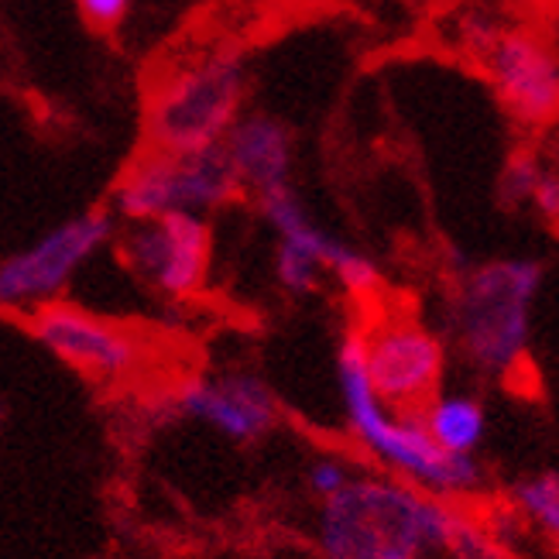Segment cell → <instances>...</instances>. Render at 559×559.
<instances>
[{
    "label": "cell",
    "instance_id": "6da1fadb",
    "mask_svg": "<svg viewBox=\"0 0 559 559\" xmlns=\"http://www.w3.org/2000/svg\"><path fill=\"white\" fill-rule=\"evenodd\" d=\"M460 508L395 477L357 474L320 501L316 546L323 559H436L447 552Z\"/></svg>",
    "mask_w": 559,
    "mask_h": 559
},
{
    "label": "cell",
    "instance_id": "7a4b0ae2",
    "mask_svg": "<svg viewBox=\"0 0 559 559\" xmlns=\"http://www.w3.org/2000/svg\"><path fill=\"white\" fill-rule=\"evenodd\" d=\"M340 395L347 408V426L354 440L368 450L388 477L405 480L436 498H464L484 488V467L477 456L443 453L429 440L419 412H395L381 405L364 371L360 330H350L336 350Z\"/></svg>",
    "mask_w": 559,
    "mask_h": 559
},
{
    "label": "cell",
    "instance_id": "3957f363",
    "mask_svg": "<svg viewBox=\"0 0 559 559\" xmlns=\"http://www.w3.org/2000/svg\"><path fill=\"white\" fill-rule=\"evenodd\" d=\"M543 285L546 264L536 258H498L464 272L450 326L460 354L480 374L504 378L525 364Z\"/></svg>",
    "mask_w": 559,
    "mask_h": 559
},
{
    "label": "cell",
    "instance_id": "277c9868",
    "mask_svg": "<svg viewBox=\"0 0 559 559\" xmlns=\"http://www.w3.org/2000/svg\"><path fill=\"white\" fill-rule=\"evenodd\" d=\"M248 100V62L234 48L192 56L155 83L144 114L148 152L216 148Z\"/></svg>",
    "mask_w": 559,
    "mask_h": 559
},
{
    "label": "cell",
    "instance_id": "5b68a950",
    "mask_svg": "<svg viewBox=\"0 0 559 559\" xmlns=\"http://www.w3.org/2000/svg\"><path fill=\"white\" fill-rule=\"evenodd\" d=\"M240 197L224 148L200 152H148L141 155L114 189V213L120 221H155L168 213L206 216Z\"/></svg>",
    "mask_w": 559,
    "mask_h": 559
},
{
    "label": "cell",
    "instance_id": "8992f818",
    "mask_svg": "<svg viewBox=\"0 0 559 559\" xmlns=\"http://www.w3.org/2000/svg\"><path fill=\"white\" fill-rule=\"evenodd\" d=\"M114 216L90 210L45 230L28 248L0 261V312L32 316L52 302H62L86 264L114 240Z\"/></svg>",
    "mask_w": 559,
    "mask_h": 559
},
{
    "label": "cell",
    "instance_id": "52a82bcc",
    "mask_svg": "<svg viewBox=\"0 0 559 559\" xmlns=\"http://www.w3.org/2000/svg\"><path fill=\"white\" fill-rule=\"evenodd\" d=\"M364 371L381 405L395 412H419L447 374V344L419 320L388 316L360 330Z\"/></svg>",
    "mask_w": 559,
    "mask_h": 559
},
{
    "label": "cell",
    "instance_id": "ba28073f",
    "mask_svg": "<svg viewBox=\"0 0 559 559\" xmlns=\"http://www.w3.org/2000/svg\"><path fill=\"white\" fill-rule=\"evenodd\" d=\"M128 269L165 299H192L206 285L213 258V230L206 216L168 213L128 224L120 237Z\"/></svg>",
    "mask_w": 559,
    "mask_h": 559
},
{
    "label": "cell",
    "instance_id": "9c48e42d",
    "mask_svg": "<svg viewBox=\"0 0 559 559\" xmlns=\"http://www.w3.org/2000/svg\"><path fill=\"white\" fill-rule=\"evenodd\" d=\"M477 62L501 107L525 128H549L559 110V62L552 41L528 24H498Z\"/></svg>",
    "mask_w": 559,
    "mask_h": 559
},
{
    "label": "cell",
    "instance_id": "30bf717a",
    "mask_svg": "<svg viewBox=\"0 0 559 559\" xmlns=\"http://www.w3.org/2000/svg\"><path fill=\"white\" fill-rule=\"evenodd\" d=\"M32 333L52 357L104 384L131 378L144 357L134 330L72 302H52L32 312Z\"/></svg>",
    "mask_w": 559,
    "mask_h": 559
},
{
    "label": "cell",
    "instance_id": "8fae6325",
    "mask_svg": "<svg viewBox=\"0 0 559 559\" xmlns=\"http://www.w3.org/2000/svg\"><path fill=\"white\" fill-rule=\"evenodd\" d=\"M173 405L186 419L210 426L230 443H258L282 419L275 392L251 371L189 378L176 388Z\"/></svg>",
    "mask_w": 559,
    "mask_h": 559
},
{
    "label": "cell",
    "instance_id": "7c38bea8",
    "mask_svg": "<svg viewBox=\"0 0 559 559\" xmlns=\"http://www.w3.org/2000/svg\"><path fill=\"white\" fill-rule=\"evenodd\" d=\"M258 210H261L264 221H269V227L278 234V240H285V245H296L306 254H312L316 261L323 264V272L333 275L336 285L344 288L347 296L368 299L381 288L378 264L364 251L350 248L347 240L333 237L330 230H323L320 224H316L292 186L275 189V192H269V197H258Z\"/></svg>",
    "mask_w": 559,
    "mask_h": 559
},
{
    "label": "cell",
    "instance_id": "4fadbf2b",
    "mask_svg": "<svg viewBox=\"0 0 559 559\" xmlns=\"http://www.w3.org/2000/svg\"><path fill=\"white\" fill-rule=\"evenodd\" d=\"M221 148L230 162V173L240 192L269 197L275 189L292 186V165H296V138H292L285 120L264 110H245Z\"/></svg>",
    "mask_w": 559,
    "mask_h": 559
},
{
    "label": "cell",
    "instance_id": "5bb4252c",
    "mask_svg": "<svg viewBox=\"0 0 559 559\" xmlns=\"http://www.w3.org/2000/svg\"><path fill=\"white\" fill-rule=\"evenodd\" d=\"M419 419L429 440L453 456H477L488 436V412L471 392H436L419 408Z\"/></svg>",
    "mask_w": 559,
    "mask_h": 559
},
{
    "label": "cell",
    "instance_id": "9a60e30c",
    "mask_svg": "<svg viewBox=\"0 0 559 559\" xmlns=\"http://www.w3.org/2000/svg\"><path fill=\"white\" fill-rule=\"evenodd\" d=\"M512 508L546 539L559 536V474L539 471L522 477L512 488Z\"/></svg>",
    "mask_w": 559,
    "mask_h": 559
},
{
    "label": "cell",
    "instance_id": "2e32d148",
    "mask_svg": "<svg viewBox=\"0 0 559 559\" xmlns=\"http://www.w3.org/2000/svg\"><path fill=\"white\" fill-rule=\"evenodd\" d=\"M546 162L536 152H519L508 158V165L501 168V179H498V197L504 206H525L536 192L543 173H546Z\"/></svg>",
    "mask_w": 559,
    "mask_h": 559
},
{
    "label": "cell",
    "instance_id": "e0dca14e",
    "mask_svg": "<svg viewBox=\"0 0 559 559\" xmlns=\"http://www.w3.org/2000/svg\"><path fill=\"white\" fill-rule=\"evenodd\" d=\"M323 264L316 261L312 254H306L296 245H285L278 240V251H275V278L285 292L292 296H306V292H316L323 282Z\"/></svg>",
    "mask_w": 559,
    "mask_h": 559
},
{
    "label": "cell",
    "instance_id": "ac0fdd59",
    "mask_svg": "<svg viewBox=\"0 0 559 559\" xmlns=\"http://www.w3.org/2000/svg\"><path fill=\"white\" fill-rule=\"evenodd\" d=\"M443 556L447 559H504V549H501V539L491 528H484L477 519L460 512Z\"/></svg>",
    "mask_w": 559,
    "mask_h": 559
},
{
    "label": "cell",
    "instance_id": "d6986e66",
    "mask_svg": "<svg viewBox=\"0 0 559 559\" xmlns=\"http://www.w3.org/2000/svg\"><path fill=\"white\" fill-rule=\"evenodd\" d=\"M354 464L347 456H340V453H323V456H316L309 471H306V484H309V491L326 501L333 495H340L347 488V484L354 480Z\"/></svg>",
    "mask_w": 559,
    "mask_h": 559
},
{
    "label": "cell",
    "instance_id": "ffe728a7",
    "mask_svg": "<svg viewBox=\"0 0 559 559\" xmlns=\"http://www.w3.org/2000/svg\"><path fill=\"white\" fill-rule=\"evenodd\" d=\"M134 8V0H76L80 17L96 32H114Z\"/></svg>",
    "mask_w": 559,
    "mask_h": 559
},
{
    "label": "cell",
    "instance_id": "44dd1931",
    "mask_svg": "<svg viewBox=\"0 0 559 559\" xmlns=\"http://www.w3.org/2000/svg\"><path fill=\"white\" fill-rule=\"evenodd\" d=\"M528 206L543 216V224L556 227V221H559V176H556V168H546V173H543Z\"/></svg>",
    "mask_w": 559,
    "mask_h": 559
}]
</instances>
